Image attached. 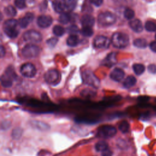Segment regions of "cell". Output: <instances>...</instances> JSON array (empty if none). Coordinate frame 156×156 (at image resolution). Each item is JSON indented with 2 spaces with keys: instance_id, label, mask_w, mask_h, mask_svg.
I'll list each match as a JSON object with an SVG mask.
<instances>
[{
  "instance_id": "27",
  "label": "cell",
  "mask_w": 156,
  "mask_h": 156,
  "mask_svg": "<svg viewBox=\"0 0 156 156\" xmlns=\"http://www.w3.org/2000/svg\"><path fill=\"white\" fill-rule=\"evenodd\" d=\"M64 2L66 9L71 11L76 7L77 0H65Z\"/></svg>"
},
{
  "instance_id": "41",
  "label": "cell",
  "mask_w": 156,
  "mask_h": 156,
  "mask_svg": "<svg viewBox=\"0 0 156 156\" xmlns=\"http://www.w3.org/2000/svg\"><path fill=\"white\" fill-rule=\"evenodd\" d=\"M5 54V49L4 48V47L2 46H1V57H2Z\"/></svg>"
},
{
  "instance_id": "32",
  "label": "cell",
  "mask_w": 156,
  "mask_h": 156,
  "mask_svg": "<svg viewBox=\"0 0 156 156\" xmlns=\"http://www.w3.org/2000/svg\"><path fill=\"white\" fill-rule=\"evenodd\" d=\"M135 15V13L134 11L133 10H132L131 9L129 8H127L124 12V17L127 19V20H132Z\"/></svg>"
},
{
  "instance_id": "3",
  "label": "cell",
  "mask_w": 156,
  "mask_h": 156,
  "mask_svg": "<svg viewBox=\"0 0 156 156\" xmlns=\"http://www.w3.org/2000/svg\"><path fill=\"white\" fill-rule=\"evenodd\" d=\"M82 78L83 82L90 87L94 88H99L100 85L99 79L96 77V76L91 71L86 70L82 73Z\"/></svg>"
},
{
  "instance_id": "42",
  "label": "cell",
  "mask_w": 156,
  "mask_h": 156,
  "mask_svg": "<svg viewBox=\"0 0 156 156\" xmlns=\"http://www.w3.org/2000/svg\"><path fill=\"white\" fill-rule=\"evenodd\" d=\"M155 38H156V35H155Z\"/></svg>"
},
{
  "instance_id": "4",
  "label": "cell",
  "mask_w": 156,
  "mask_h": 156,
  "mask_svg": "<svg viewBox=\"0 0 156 156\" xmlns=\"http://www.w3.org/2000/svg\"><path fill=\"white\" fill-rule=\"evenodd\" d=\"M116 129L111 125H104L97 130L96 135L101 138H108L114 136L116 133Z\"/></svg>"
},
{
  "instance_id": "17",
  "label": "cell",
  "mask_w": 156,
  "mask_h": 156,
  "mask_svg": "<svg viewBox=\"0 0 156 156\" xmlns=\"http://www.w3.org/2000/svg\"><path fill=\"white\" fill-rule=\"evenodd\" d=\"M52 6L54 10L57 13H62L64 11V10L66 9L65 2L58 1V0L55 1L52 3Z\"/></svg>"
},
{
  "instance_id": "22",
  "label": "cell",
  "mask_w": 156,
  "mask_h": 156,
  "mask_svg": "<svg viewBox=\"0 0 156 156\" xmlns=\"http://www.w3.org/2000/svg\"><path fill=\"white\" fill-rule=\"evenodd\" d=\"M133 45L138 48H145L147 46V41L144 38H136L133 41Z\"/></svg>"
},
{
  "instance_id": "40",
  "label": "cell",
  "mask_w": 156,
  "mask_h": 156,
  "mask_svg": "<svg viewBox=\"0 0 156 156\" xmlns=\"http://www.w3.org/2000/svg\"><path fill=\"white\" fill-rule=\"evenodd\" d=\"M102 156H112V152L108 149L102 152Z\"/></svg>"
},
{
  "instance_id": "31",
  "label": "cell",
  "mask_w": 156,
  "mask_h": 156,
  "mask_svg": "<svg viewBox=\"0 0 156 156\" xmlns=\"http://www.w3.org/2000/svg\"><path fill=\"white\" fill-rule=\"evenodd\" d=\"M81 34L85 37H91L93 34V30L91 27H83L81 29Z\"/></svg>"
},
{
  "instance_id": "5",
  "label": "cell",
  "mask_w": 156,
  "mask_h": 156,
  "mask_svg": "<svg viewBox=\"0 0 156 156\" xmlns=\"http://www.w3.org/2000/svg\"><path fill=\"white\" fill-rule=\"evenodd\" d=\"M44 79L46 82L51 85H57L61 80V75L56 69L48 70L44 75Z\"/></svg>"
},
{
  "instance_id": "21",
  "label": "cell",
  "mask_w": 156,
  "mask_h": 156,
  "mask_svg": "<svg viewBox=\"0 0 156 156\" xmlns=\"http://www.w3.org/2000/svg\"><path fill=\"white\" fill-rule=\"evenodd\" d=\"M133 70L134 71V73H135V74L140 76L141 74H142L145 70V67L143 65L140 64V63H135L132 66Z\"/></svg>"
},
{
  "instance_id": "19",
  "label": "cell",
  "mask_w": 156,
  "mask_h": 156,
  "mask_svg": "<svg viewBox=\"0 0 156 156\" xmlns=\"http://www.w3.org/2000/svg\"><path fill=\"white\" fill-rule=\"evenodd\" d=\"M108 143L105 141H99L95 144V149L98 152H103L108 150Z\"/></svg>"
},
{
  "instance_id": "26",
  "label": "cell",
  "mask_w": 156,
  "mask_h": 156,
  "mask_svg": "<svg viewBox=\"0 0 156 156\" xmlns=\"http://www.w3.org/2000/svg\"><path fill=\"white\" fill-rule=\"evenodd\" d=\"M4 32L9 37L12 38L16 37L18 35V31L15 28H12V29L4 28Z\"/></svg>"
},
{
  "instance_id": "36",
  "label": "cell",
  "mask_w": 156,
  "mask_h": 156,
  "mask_svg": "<svg viewBox=\"0 0 156 156\" xmlns=\"http://www.w3.org/2000/svg\"><path fill=\"white\" fill-rule=\"evenodd\" d=\"M148 71L151 74H155L156 73V65L151 64L147 67Z\"/></svg>"
},
{
  "instance_id": "2",
  "label": "cell",
  "mask_w": 156,
  "mask_h": 156,
  "mask_svg": "<svg viewBox=\"0 0 156 156\" xmlns=\"http://www.w3.org/2000/svg\"><path fill=\"white\" fill-rule=\"evenodd\" d=\"M112 43L113 46L118 49L126 48L129 41L127 35L121 32H116L112 37Z\"/></svg>"
},
{
  "instance_id": "13",
  "label": "cell",
  "mask_w": 156,
  "mask_h": 156,
  "mask_svg": "<svg viewBox=\"0 0 156 156\" xmlns=\"http://www.w3.org/2000/svg\"><path fill=\"white\" fill-rule=\"evenodd\" d=\"M94 18L90 15H84L81 18V24L83 27H92L94 24Z\"/></svg>"
},
{
  "instance_id": "37",
  "label": "cell",
  "mask_w": 156,
  "mask_h": 156,
  "mask_svg": "<svg viewBox=\"0 0 156 156\" xmlns=\"http://www.w3.org/2000/svg\"><path fill=\"white\" fill-rule=\"evenodd\" d=\"M90 1L96 6H100L103 2V0H90Z\"/></svg>"
},
{
  "instance_id": "35",
  "label": "cell",
  "mask_w": 156,
  "mask_h": 156,
  "mask_svg": "<svg viewBox=\"0 0 156 156\" xmlns=\"http://www.w3.org/2000/svg\"><path fill=\"white\" fill-rule=\"evenodd\" d=\"M58 42V40L56 38H51L47 40V44L51 48L54 47L57 43Z\"/></svg>"
},
{
  "instance_id": "30",
  "label": "cell",
  "mask_w": 156,
  "mask_h": 156,
  "mask_svg": "<svg viewBox=\"0 0 156 156\" xmlns=\"http://www.w3.org/2000/svg\"><path fill=\"white\" fill-rule=\"evenodd\" d=\"M144 27L146 30L149 32H154L156 30V24L151 21H147L146 22Z\"/></svg>"
},
{
  "instance_id": "28",
  "label": "cell",
  "mask_w": 156,
  "mask_h": 156,
  "mask_svg": "<svg viewBox=\"0 0 156 156\" xmlns=\"http://www.w3.org/2000/svg\"><path fill=\"white\" fill-rule=\"evenodd\" d=\"M5 13L8 16H14L16 14V9L12 5H8L4 9Z\"/></svg>"
},
{
  "instance_id": "29",
  "label": "cell",
  "mask_w": 156,
  "mask_h": 156,
  "mask_svg": "<svg viewBox=\"0 0 156 156\" xmlns=\"http://www.w3.org/2000/svg\"><path fill=\"white\" fill-rule=\"evenodd\" d=\"M53 33L56 35V36H58V37H60L62 35H63L65 33V29L63 27L60 26H55L54 27H53Z\"/></svg>"
},
{
  "instance_id": "15",
  "label": "cell",
  "mask_w": 156,
  "mask_h": 156,
  "mask_svg": "<svg viewBox=\"0 0 156 156\" xmlns=\"http://www.w3.org/2000/svg\"><path fill=\"white\" fill-rule=\"evenodd\" d=\"M33 19H34L33 13H27L23 18L20 19V21H19L20 26L23 28H25L33 20Z\"/></svg>"
},
{
  "instance_id": "34",
  "label": "cell",
  "mask_w": 156,
  "mask_h": 156,
  "mask_svg": "<svg viewBox=\"0 0 156 156\" xmlns=\"http://www.w3.org/2000/svg\"><path fill=\"white\" fill-rule=\"evenodd\" d=\"M15 5L19 9L26 7V0H15Z\"/></svg>"
},
{
  "instance_id": "8",
  "label": "cell",
  "mask_w": 156,
  "mask_h": 156,
  "mask_svg": "<svg viewBox=\"0 0 156 156\" xmlns=\"http://www.w3.org/2000/svg\"><path fill=\"white\" fill-rule=\"evenodd\" d=\"M20 73L24 77L32 78L35 76L37 73V69L32 63H26L21 66Z\"/></svg>"
},
{
  "instance_id": "38",
  "label": "cell",
  "mask_w": 156,
  "mask_h": 156,
  "mask_svg": "<svg viewBox=\"0 0 156 156\" xmlns=\"http://www.w3.org/2000/svg\"><path fill=\"white\" fill-rule=\"evenodd\" d=\"M150 49L154 52H156V41H152L149 44Z\"/></svg>"
},
{
  "instance_id": "18",
  "label": "cell",
  "mask_w": 156,
  "mask_h": 156,
  "mask_svg": "<svg viewBox=\"0 0 156 156\" xmlns=\"http://www.w3.org/2000/svg\"><path fill=\"white\" fill-rule=\"evenodd\" d=\"M116 62V54L115 52L110 53V54H108L104 60V64L108 66H111L115 65Z\"/></svg>"
},
{
  "instance_id": "24",
  "label": "cell",
  "mask_w": 156,
  "mask_h": 156,
  "mask_svg": "<svg viewBox=\"0 0 156 156\" xmlns=\"http://www.w3.org/2000/svg\"><path fill=\"white\" fill-rule=\"evenodd\" d=\"M129 127H130V126H129V124L127 121H122V122H120V124H119L118 126V129L119 130L125 133H127L129 132Z\"/></svg>"
},
{
  "instance_id": "23",
  "label": "cell",
  "mask_w": 156,
  "mask_h": 156,
  "mask_svg": "<svg viewBox=\"0 0 156 156\" xmlns=\"http://www.w3.org/2000/svg\"><path fill=\"white\" fill-rule=\"evenodd\" d=\"M18 24V21L14 19H10L6 20L4 23L5 29H12L15 28Z\"/></svg>"
},
{
  "instance_id": "33",
  "label": "cell",
  "mask_w": 156,
  "mask_h": 156,
  "mask_svg": "<svg viewBox=\"0 0 156 156\" xmlns=\"http://www.w3.org/2000/svg\"><path fill=\"white\" fill-rule=\"evenodd\" d=\"M66 30L68 33L73 35V34H77L79 32V29H78V27L77 26L72 24V25H71V26H69L67 27Z\"/></svg>"
},
{
  "instance_id": "12",
  "label": "cell",
  "mask_w": 156,
  "mask_h": 156,
  "mask_svg": "<svg viewBox=\"0 0 156 156\" xmlns=\"http://www.w3.org/2000/svg\"><path fill=\"white\" fill-rule=\"evenodd\" d=\"M52 23V19L50 16L41 15L37 19L38 25L42 28L48 27Z\"/></svg>"
},
{
  "instance_id": "11",
  "label": "cell",
  "mask_w": 156,
  "mask_h": 156,
  "mask_svg": "<svg viewBox=\"0 0 156 156\" xmlns=\"http://www.w3.org/2000/svg\"><path fill=\"white\" fill-rule=\"evenodd\" d=\"M125 73L124 71L119 68H116L112 70L110 74V78L115 82H120L124 77Z\"/></svg>"
},
{
  "instance_id": "16",
  "label": "cell",
  "mask_w": 156,
  "mask_h": 156,
  "mask_svg": "<svg viewBox=\"0 0 156 156\" xmlns=\"http://www.w3.org/2000/svg\"><path fill=\"white\" fill-rule=\"evenodd\" d=\"M136 83V78L133 76H127L123 82V86L126 88H130L133 87Z\"/></svg>"
},
{
  "instance_id": "25",
  "label": "cell",
  "mask_w": 156,
  "mask_h": 156,
  "mask_svg": "<svg viewBox=\"0 0 156 156\" xmlns=\"http://www.w3.org/2000/svg\"><path fill=\"white\" fill-rule=\"evenodd\" d=\"M71 19V18L70 15H69L67 13H62L59 16L58 20H59L60 23H61L62 24H65L68 23L70 21Z\"/></svg>"
},
{
  "instance_id": "7",
  "label": "cell",
  "mask_w": 156,
  "mask_h": 156,
  "mask_svg": "<svg viewBox=\"0 0 156 156\" xmlns=\"http://www.w3.org/2000/svg\"><path fill=\"white\" fill-rule=\"evenodd\" d=\"M98 20L99 23L102 26H110L115 23L116 16L110 12H105L99 15Z\"/></svg>"
},
{
  "instance_id": "14",
  "label": "cell",
  "mask_w": 156,
  "mask_h": 156,
  "mask_svg": "<svg viewBox=\"0 0 156 156\" xmlns=\"http://www.w3.org/2000/svg\"><path fill=\"white\" fill-rule=\"evenodd\" d=\"M129 26L130 28L135 32H141L143 29L142 23L138 19L131 20L129 22Z\"/></svg>"
},
{
  "instance_id": "6",
  "label": "cell",
  "mask_w": 156,
  "mask_h": 156,
  "mask_svg": "<svg viewBox=\"0 0 156 156\" xmlns=\"http://www.w3.org/2000/svg\"><path fill=\"white\" fill-rule=\"evenodd\" d=\"M21 52L24 57L26 58H33L39 55L40 49L35 44H28L23 48Z\"/></svg>"
},
{
  "instance_id": "1",
  "label": "cell",
  "mask_w": 156,
  "mask_h": 156,
  "mask_svg": "<svg viewBox=\"0 0 156 156\" xmlns=\"http://www.w3.org/2000/svg\"><path fill=\"white\" fill-rule=\"evenodd\" d=\"M16 77L17 75L13 68L11 66H9L4 71V73L1 76V83L2 86L5 88L10 87Z\"/></svg>"
},
{
  "instance_id": "39",
  "label": "cell",
  "mask_w": 156,
  "mask_h": 156,
  "mask_svg": "<svg viewBox=\"0 0 156 156\" xmlns=\"http://www.w3.org/2000/svg\"><path fill=\"white\" fill-rule=\"evenodd\" d=\"M47 2L46 1H43L40 5V10L41 11H43V10H45V9L47 8Z\"/></svg>"
},
{
  "instance_id": "9",
  "label": "cell",
  "mask_w": 156,
  "mask_h": 156,
  "mask_svg": "<svg viewBox=\"0 0 156 156\" xmlns=\"http://www.w3.org/2000/svg\"><path fill=\"white\" fill-rule=\"evenodd\" d=\"M23 38L26 41L31 43H39L42 40L41 34L34 30L26 31L23 35Z\"/></svg>"
},
{
  "instance_id": "20",
  "label": "cell",
  "mask_w": 156,
  "mask_h": 156,
  "mask_svg": "<svg viewBox=\"0 0 156 156\" xmlns=\"http://www.w3.org/2000/svg\"><path fill=\"white\" fill-rule=\"evenodd\" d=\"M67 44L69 46L71 47H74L76 46V45H77V44L79 43V38L78 37L75 35V34H73L71 35L67 39L66 41Z\"/></svg>"
},
{
  "instance_id": "10",
  "label": "cell",
  "mask_w": 156,
  "mask_h": 156,
  "mask_svg": "<svg viewBox=\"0 0 156 156\" xmlns=\"http://www.w3.org/2000/svg\"><path fill=\"white\" fill-rule=\"evenodd\" d=\"M93 44L96 48H107L110 44V40L105 36L99 35L94 38Z\"/></svg>"
}]
</instances>
